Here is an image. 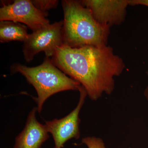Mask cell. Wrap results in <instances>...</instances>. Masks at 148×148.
<instances>
[{"label":"cell","mask_w":148,"mask_h":148,"mask_svg":"<svg viewBox=\"0 0 148 148\" xmlns=\"http://www.w3.org/2000/svg\"><path fill=\"white\" fill-rule=\"evenodd\" d=\"M51 59L58 69L79 83L93 101L104 93H112L114 78L125 68L124 61L109 46L73 48L63 44L56 49Z\"/></svg>","instance_id":"1"},{"label":"cell","mask_w":148,"mask_h":148,"mask_svg":"<svg viewBox=\"0 0 148 148\" xmlns=\"http://www.w3.org/2000/svg\"><path fill=\"white\" fill-rule=\"evenodd\" d=\"M64 13V44L71 47L108 46L110 27L98 23L90 11L80 1H61Z\"/></svg>","instance_id":"2"},{"label":"cell","mask_w":148,"mask_h":148,"mask_svg":"<svg viewBox=\"0 0 148 148\" xmlns=\"http://www.w3.org/2000/svg\"><path fill=\"white\" fill-rule=\"evenodd\" d=\"M12 74L19 73L34 88L37 93L35 101L40 113L43 106L50 96L58 92L69 90H79L81 85L68 77L53 64L49 57L46 56L42 64L36 67H27L19 64H12Z\"/></svg>","instance_id":"3"},{"label":"cell","mask_w":148,"mask_h":148,"mask_svg":"<svg viewBox=\"0 0 148 148\" xmlns=\"http://www.w3.org/2000/svg\"><path fill=\"white\" fill-rule=\"evenodd\" d=\"M63 21L55 22L29 34L24 42L23 53L27 62L32 61L35 56L44 52L51 57L56 49L64 44L62 28Z\"/></svg>","instance_id":"4"},{"label":"cell","mask_w":148,"mask_h":148,"mask_svg":"<svg viewBox=\"0 0 148 148\" xmlns=\"http://www.w3.org/2000/svg\"><path fill=\"white\" fill-rule=\"evenodd\" d=\"M79 101L75 108L69 114L60 119L45 121V125L49 133L52 135L54 141L53 148H62L65 143L73 138H79V114L85 102L87 92L82 86L79 90Z\"/></svg>","instance_id":"5"},{"label":"cell","mask_w":148,"mask_h":148,"mask_svg":"<svg viewBox=\"0 0 148 148\" xmlns=\"http://www.w3.org/2000/svg\"><path fill=\"white\" fill-rule=\"evenodd\" d=\"M47 14L35 7L30 0H16L0 8V21L21 23L35 32L50 24Z\"/></svg>","instance_id":"6"},{"label":"cell","mask_w":148,"mask_h":148,"mask_svg":"<svg viewBox=\"0 0 148 148\" xmlns=\"http://www.w3.org/2000/svg\"><path fill=\"white\" fill-rule=\"evenodd\" d=\"M91 12L97 22L110 27L124 21L129 0H84L80 1Z\"/></svg>","instance_id":"7"},{"label":"cell","mask_w":148,"mask_h":148,"mask_svg":"<svg viewBox=\"0 0 148 148\" xmlns=\"http://www.w3.org/2000/svg\"><path fill=\"white\" fill-rule=\"evenodd\" d=\"M37 107L29 112L23 130L15 139L13 148H40L49 137L45 125L37 120Z\"/></svg>","instance_id":"8"},{"label":"cell","mask_w":148,"mask_h":148,"mask_svg":"<svg viewBox=\"0 0 148 148\" xmlns=\"http://www.w3.org/2000/svg\"><path fill=\"white\" fill-rule=\"evenodd\" d=\"M29 34L28 27L24 24L10 21H0V42L2 43L13 41L24 42Z\"/></svg>","instance_id":"9"},{"label":"cell","mask_w":148,"mask_h":148,"mask_svg":"<svg viewBox=\"0 0 148 148\" xmlns=\"http://www.w3.org/2000/svg\"><path fill=\"white\" fill-rule=\"evenodd\" d=\"M31 1L35 7L47 15V12L51 9L57 7L59 2L57 0H33Z\"/></svg>","instance_id":"10"},{"label":"cell","mask_w":148,"mask_h":148,"mask_svg":"<svg viewBox=\"0 0 148 148\" xmlns=\"http://www.w3.org/2000/svg\"><path fill=\"white\" fill-rule=\"evenodd\" d=\"M82 143L88 148H106L103 140L94 137H87L83 138Z\"/></svg>","instance_id":"11"},{"label":"cell","mask_w":148,"mask_h":148,"mask_svg":"<svg viewBox=\"0 0 148 148\" xmlns=\"http://www.w3.org/2000/svg\"><path fill=\"white\" fill-rule=\"evenodd\" d=\"M130 5H143L148 7V0H129Z\"/></svg>","instance_id":"12"},{"label":"cell","mask_w":148,"mask_h":148,"mask_svg":"<svg viewBox=\"0 0 148 148\" xmlns=\"http://www.w3.org/2000/svg\"><path fill=\"white\" fill-rule=\"evenodd\" d=\"M147 74H148V71L147 72Z\"/></svg>","instance_id":"13"}]
</instances>
